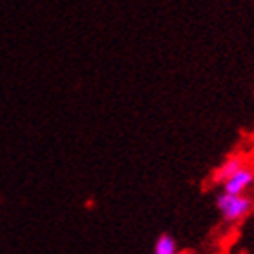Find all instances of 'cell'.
Returning <instances> with one entry per match:
<instances>
[{"label":"cell","mask_w":254,"mask_h":254,"mask_svg":"<svg viewBox=\"0 0 254 254\" xmlns=\"http://www.w3.org/2000/svg\"><path fill=\"white\" fill-rule=\"evenodd\" d=\"M216 207L227 223H236L247 218L254 209V201L247 194H229L220 192L216 196Z\"/></svg>","instance_id":"cell-1"},{"label":"cell","mask_w":254,"mask_h":254,"mask_svg":"<svg viewBox=\"0 0 254 254\" xmlns=\"http://www.w3.org/2000/svg\"><path fill=\"white\" fill-rule=\"evenodd\" d=\"M154 254H178L176 247V240L171 234H162L158 236L156 244H154Z\"/></svg>","instance_id":"cell-4"},{"label":"cell","mask_w":254,"mask_h":254,"mask_svg":"<svg viewBox=\"0 0 254 254\" xmlns=\"http://www.w3.org/2000/svg\"><path fill=\"white\" fill-rule=\"evenodd\" d=\"M254 186V167H242L238 173H234L229 180L222 184L223 192L229 194H245V190Z\"/></svg>","instance_id":"cell-2"},{"label":"cell","mask_w":254,"mask_h":254,"mask_svg":"<svg viewBox=\"0 0 254 254\" xmlns=\"http://www.w3.org/2000/svg\"><path fill=\"white\" fill-rule=\"evenodd\" d=\"M242 167H245V160L244 156H240V154H234V156H229L227 160H223L222 164L218 165L216 171H214V175H212V180L216 182V184H223L225 180H229L234 173H238Z\"/></svg>","instance_id":"cell-3"},{"label":"cell","mask_w":254,"mask_h":254,"mask_svg":"<svg viewBox=\"0 0 254 254\" xmlns=\"http://www.w3.org/2000/svg\"><path fill=\"white\" fill-rule=\"evenodd\" d=\"M178 254H187V253H178Z\"/></svg>","instance_id":"cell-5"}]
</instances>
